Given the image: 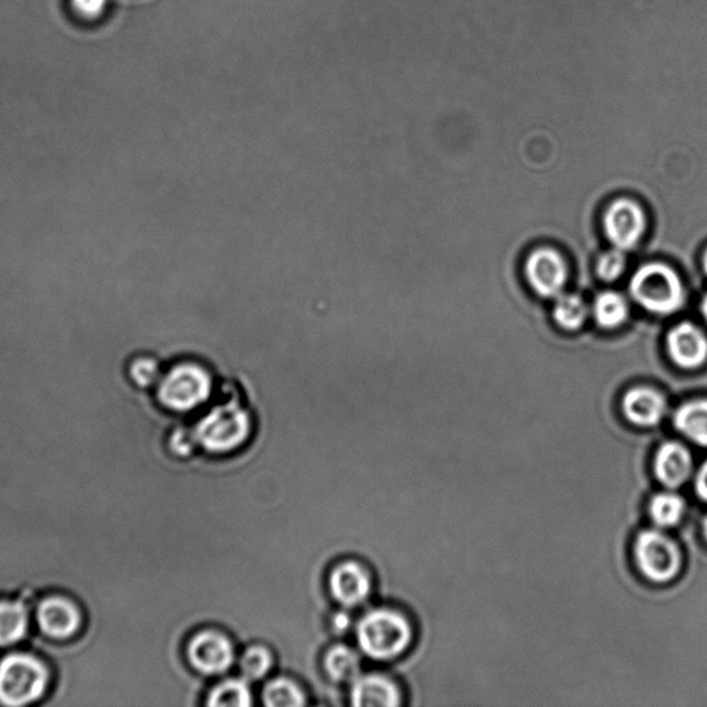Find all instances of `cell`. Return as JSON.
Listing matches in <instances>:
<instances>
[{
    "label": "cell",
    "mask_w": 707,
    "mask_h": 707,
    "mask_svg": "<svg viewBox=\"0 0 707 707\" xmlns=\"http://www.w3.org/2000/svg\"><path fill=\"white\" fill-rule=\"evenodd\" d=\"M30 632V611L24 602L0 599V650L20 644Z\"/></svg>",
    "instance_id": "2e32d148"
},
{
    "label": "cell",
    "mask_w": 707,
    "mask_h": 707,
    "mask_svg": "<svg viewBox=\"0 0 707 707\" xmlns=\"http://www.w3.org/2000/svg\"><path fill=\"white\" fill-rule=\"evenodd\" d=\"M348 624H350V618L345 615V613H339V615L335 618L336 632H345V630L347 632Z\"/></svg>",
    "instance_id": "f546056e"
},
{
    "label": "cell",
    "mask_w": 707,
    "mask_h": 707,
    "mask_svg": "<svg viewBox=\"0 0 707 707\" xmlns=\"http://www.w3.org/2000/svg\"><path fill=\"white\" fill-rule=\"evenodd\" d=\"M685 513V502L674 492H661L652 497L650 514L657 527L671 528L682 521Z\"/></svg>",
    "instance_id": "d6986e66"
},
{
    "label": "cell",
    "mask_w": 707,
    "mask_h": 707,
    "mask_svg": "<svg viewBox=\"0 0 707 707\" xmlns=\"http://www.w3.org/2000/svg\"><path fill=\"white\" fill-rule=\"evenodd\" d=\"M324 667L337 683H354L361 676V659L356 651L345 645H336L326 652Z\"/></svg>",
    "instance_id": "ac0fdd59"
},
{
    "label": "cell",
    "mask_w": 707,
    "mask_h": 707,
    "mask_svg": "<svg viewBox=\"0 0 707 707\" xmlns=\"http://www.w3.org/2000/svg\"><path fill=\"white\" fill-rule=\"evenodd\" d=\"M52 679V672L42 657L32 652H11L0 659V705L38 704L49 693Z\"/></svg>",
    "instance_id": "6da1fadb"
},
{
    "label": "cell",
    "mask_w": 707,
    "mask_h": 707,
    "mask_svg": "<svg viewBox=\"0 0 707 707\" xmlns=\"http://www.w3.org/2000/svg\"><path fill=\"white\" fill-rule=\"evenodd\" d=\"M263 701L270 707H298L306 704L300 687L286 678H276L265 685Z\"/></svg>",
    "instance_id": "7402d4cb"
},
{
    "label": "cell",
    "mask_w": 707,
    "mask_h": 707,
    "mask_svg": "<svg viewBox=\"0 0 707 707\" xmlns=\"http://www.w3.org/2000/svg\"><path fill=\"white\" fill-rule=\"evenodd\" d=\"M624 263H626V258H624L621 249L605 253L604 256L600 258L599 267H597L600 278L604 281L616 279L624 270Z\"/></svg>",
    "instance_id": "484cf974"
},
{
    "label": "cell",
    "mask_w": 707,
    "mask_h": 707,
    "mask_svg": "<svg viewBox=\"0 0 707 707\" xmlns=\"http://www.w3.org/2000/svg\"><path fill=\"white\" fill-rule=\"evenodd\" d=\"M627 313V303L618 293H602L594 303V317L602 328L612 329L622 325L626 320Z\"/></svg>",
    "instance_id": "44dd1931"
},
{
    "label": "cell",
    "mask_w": 707,
    "mask_h": 707,
    "mask_svg": "<svg viewBox=\"0 0 707 707\" xmlns=\"http://www.w3.org/2000/svg\"><path fill=\"white\" fill-rule=\"evenodd\" d=\"M655 474L668 489L687 483L693 474V456L687 447L676 441L663 444L655 456Z\"/></svg>",
    "instance_id": "4fadbf2b"
},
{
    "label": "cell",
    "mask_w": 707,
    "mask_h": 707,
    "mask_svg": "<svg viewBox=\"0 0 707 707\" xmlns=\"http://www.w3.org/2000/svg\"><path fill=\"white\" fill-rule=\"evenodd\" d=\"M634 558L641 573L655 583H667L682 568V552L676 541L659 529H646L634 544Z\"/></svg>",
    "instance_id": "8992f818"
},
{
    "label": "cell",
    "mask_w": 707,
    "mask_h": 707,
    "mask_svg": "<svg viewBox=\"0 0 707 707\" xmlns=\"http://www.w3.org/2000/svg\"><path fill=\"white\" fill-rule=\"evenodd\" d=\"M127 376L133 384L140 387V389H148V387L158 384L162 372H160L157 359L149 356H138L127 365Z\"/></svg>",
    "instance_id": "d4e9b609"
},
{
    "label": "cell",
    "mask_w": 707,
    "mask_h": 707,
    "mask_svg": "<svg viewBox=\"0 0 707 707\" xmlns=\"http://www.w3.org/2000/svg\"><path fill=\"white\" fill-rule=\"evenodd\" d=\"M212 390V376L197 362L176 363L157 384L158 401L175 412H190L203 405Z\"/></svg>",
    "instance_id": "3957f363"
},
{
    "label": "cell",
    "mask_w": 707,
    "mask_h": 707,
    "mask_svg": "<svg viewBox=\"0 0 707 707\" xmlns=\"http://www.w3.org/2000/svg\"><path fill=\"white\" fill-rule=\"evenodd\" d=\"M668 354L678 367L694 369L707 359V339L704 331L690 324L678 325L667 337Z\"/></svg>",
    "instance_id": "7c38bea8"
},
{
    "label": "cell",
    "mask_w": 707,
    "mask_h": 707,
    "mask_svg": "<svg viewBox=\"0 0 707 707\" xmlns=\"http://www.w3.org/2000/svg\"><path fill=\"white\" fill-rule=\"evenodd\" d=\"M529 284L544 297L560 295L567 281V265L560 254L550 249H540L530 254L527 267Z\"/></svg>",
    "instance_id": "30bf717a"
},
{
    "label": "cell",
    "mask_w": 707,
    "mask_h": 707,
    "mask_svg": "<svg viewBox=\"0 0 707 707\" xmlns=\"http://www.w3.org/2000/svg\"><path fill=\"white\" fill-rule=\"evenodd\" d=\"M704 265H705V271H706V273H707V252H706V254H705Z\"/></svg>",
    "instance_id": "d6a6232c"
},
{
    "label": "cell",
    "mask_w": 707,
    "mask_h": 707,
    "mask_svg": "<svg viewBox=\"0 0 707 707\" xmlns=\"http://www.w3.org/2000/svg\"><path fill=\"white\" fill-rule=\"evenodd\" d=\"M273 666V657L267 648L260 645L249 646L240 657V672L246 682H257L267 676Z\"/></svg>",
    "instance_id": "603a6c76"
},
{
    "label": "cell",
    "mask_w": 707,
    "mask_h": 707,
    "mask_svg": "<svg viewBox=\"0 0 707 707\" xmlns=\"http://www.w3.org/2000/svg\"><path fill=\"white\" fill-rule=\"evenodd\" d=\"M35 619L44 637L57 643L76 639L85 624L80 602L65 594L43 597L36 605Z\"/></svg>",
    "instance_id": "52a82bcc"
},
{
    "label": "cell",
    "mask_w": 707,
    "mask_h": 707,
    "mask_svg": "<svg viewBox=\"0 0 707 707\" xmlns=\"http://www.w3.org/2000/svg\"><path fill=\"white\" fill-rule=\"evenodd\" d=\"M187 654L191 665L208 676L229 671L235 661L231 641L215 630H204L193 635L188 644Z\"/></svg>",
    "instance_id": "ba28073f"
},
{
    "label": "cell",
    "mask_w": 707,
    "mask_h": 707,
    "mask_svg": "<svg viewBox=\"0 0 707 707\" xmlns=\"http://www.w3.org/2000/svg\"><path fill=\"white\" fill-rule=\"evenodd\" d=\"M674 425L695 444L707 446V400L684 403L674 414Z\"/></svg>",
    "instance_id": "e0dca14e"
},
{
    "label": "cell",
    "mask_w": 707,
    "mask_h": 707,
    "mask_svg": "<svg viewBox=\"0 0 707 707\" xmlns=\"http://www.w3.org/2000/svg\"><path fill=\"white\" fill-rule=\"evenodd\" d=\"M72 14L82 21H94L103 15L107 0H70Z\"/></svg>",
    "instance_id": "4316f807"
},
{
    "label": "cell",
    "mask_w": 707,
    "mask_h": 707,
    "mask_svg": "<svg viewBox=\"0 0 707 707\" xmlns=\"http://www.w3.org/2000/svg\"><path fill=\"white\" fill-rule=\"evenodd\" d=\"M359 646L376 661L400 656L412 643V627L405 616L392 610L370 611L358 623Z\"/></svg>",
    "instance_id": "7a4b0ae2"
},
{
    "label": "cell",
    "mask_w": 707,
    "mask_h": 707,
    "mask_svg": "<svg viewBox=\"0 0 707 707\" xmlns=\"http://www.w3.org/2000/svg\"><path fill=\"white\" fill-rule=\"evenodd\" d=\"M701 313H704L705 318H706V320H707V295H706V297H705L704 303H701Z\"/></svg>",
    "instance_id": "4dcf8cb0"
},
{
    "label": "cell",
    "mask_w": 707,
    "mask_h": 707,
    "mask_svg": "<svg viewBox=\"0 0 707 707\" xmlns=\"http://www.w3.org/2000/svg\"><path fill=\"white\" fill-rule=\"evenodd\" d=\"M351 701L358 707H395L401 704V696L389 678L369 674L352 683Z\"/></svg>",
    "instance_id": "9a60e30c"
},
{
    "label": "cell",
    "mask_w": 707,
    "mask_h": 707,
    "mask_svg": "<svg viewBox=\"0 0 707 707\" xmlns=\"http://www.w3.org/2000/svg\"><path fill=\"white\" fill-rule=\"evenodd\" d=\"M331 595L345 606L362 604L370 593V579L362 566L357 562H341L330 573Z\"/></svg>",
    "instance_id": "8fae6325"
},
{
    "label": "cell",
    "mask_w": 707,
    "mask_h": 707,
    "mask_svg": "<svg viewBox=\"0 0 707 707\" xmlns=\"http://www.w3.org/2000/svg\"><path fill=\"white\" fill-rule=\"evenodd\" d=\"M704 534H705L706 539H707V516H706L705 521H704Z\"/></svg>",
    "instance_id": "1f68e13d"
},
{
    "label": "cell",
    "mask_w": 707,
    "mask_h": 707,
    "mask_svg": "<svg viewBox=\"0 0 707 707\" xmlns=\"http://www.w3.org/2000/svg\"><path fill=\"white\" fill-rule=\"evenodd\" d=\"M170 450L179 456H188L191 455L193 450H196L198 444L196 433H191L188 430H179L177 433L171 435L170 439Z\"/></svg>",
    "instance_id": "83f0119b"
},
{
    "label": "cell",
    "mask_w": 707,
    "mask_h": 707,
    "mask_svg": "<svg viewBox=\"0 0 707 707\" xmlns=\"http://www.w3.org/2000/svg\"><path fill=\"white\" fill-rule=\"evenodd\" d=\"M623 412L630 422L651 428L665 416L666 400L655 390L637 387L624 395Z\"/></svg>",
    "instance_id": "5bb4252c"
},
{
    "label": "cell",
    "mask_w": 707,
    "mask_h": 707,
    "mask_svg": "<svg viewBox=\"0 0 707 707\" xmlns=\"http://www.w3.org/2000/svg\"><path fill=\"white\" fill-rule=\"evenodd\" d=\"M588 314L582 298L566 295L558 298L555 307V318L562 328L574 330L582 326Z\"/></svg>",
    "instance_id": "cb8c5ba5"
},
{
    "label": "cell",
    "mask_w": 707,
    "mask_h": 707,
    "mask_svg": "<svg viewBox=\"0 0 707 707\" xmlns=\"http://www.w3.org/2000/svg\"><path fill=\"white\" fill-rule=\"evenodd\" d=\"M695 489L700 499L707 502V462L700 467L698 474H696Z\"/></svg>",
    "instance_id": "f1b7e54d"
},
{
    "label": "cell",
    "mask_w": 707,
    "mask_h": 707,
    "mask_svg": "<svg viewBox=\"0 0 707 707\" xmlns=\"http://www.w3.org/2000/svg\"><path fill=\"white\" fill-rule=\"evenodd\" d=\"M608 238L621 251L637 245L645 231V215L637 203L629 199H619L612 204L604 218Z\"/></svg>",
    "instance_id": "9c48e42d"
},
{
    "label": "cell",
    "mask_w": 707,
    "mask_h": 707,
    "mask_svg": "<svg viewBox=\"0 0 707 707\" xmlns=\"http://www.w3.org/2000/svg\"><path fill=\"white\" fill-rule=\"evenodd\" d=\"M193 433L198 444L213 453H226L240 447L251 433V418L236 401L214 407L199 420Z\"/></svg>",
    "instance_id": "277c9868"
},
{
    "label": "cell",
    "mask_w": 707,
    "mask_h": 707,
    "mask_svg": "<svg viewBox=\"0 0 707 707\" xmlns=\"http://www.w3.org/2000/svg\"><path fill=\"white\" fill-rule=\"evenodd\" d=\"M253 705L251 688L246 679H226L209 694L208 706L246 707Z\"/></svg>",
    "instance_id": "ffe728a7"
},
{
    "label": "cell",
    "mask_w": 707,
    "mask_h": 707,
    "mask_svg": "<svg viewBox=\"0 0 707 707\" xmlns=\"http://www.w3.org/2000/svg\"><path fill=\"white\" fill-rule=\"evenodd\" d=\"M630 292L641 306L656 314H672L684 303L682 281L665 264L641 267L630 282Z\"/></svg>",
    "instance_id": "5b68a950"
}]
</instances>
